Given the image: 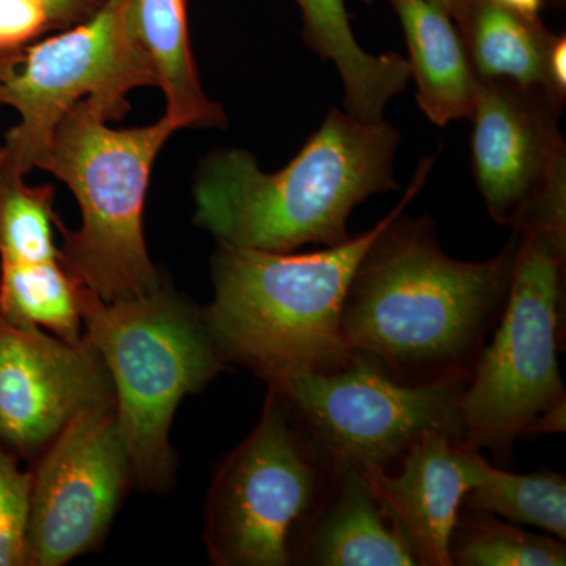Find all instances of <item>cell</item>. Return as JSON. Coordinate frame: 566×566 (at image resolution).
Listing matches in <instances>:
<instances>
[{
	"mask_svg": "<svg viewBox=\"0 0 566 566\" xmlns=\"http://www.w3.org/2000/svg\"><path fill=\"white\" fill-rule=\"evenodd\" d=\"M403 211L353 275L346 344L405 385H468L509 300L517 233L493 259L463 262L442 251L430 218Z\"/></svg>",
	"mask_w": 566,
	"mask_h": 566,
	"instance_id": "1",
	"label": "cell"
},
{
	"mask_svg": "<svg viewBox=\"0 0 566 566\" xmlns=\"http://www.w3.org/2000/svg\"><path fill=\"white\" fill-rule=\"evenodd\" d=\"M401 136L385 118L360 120L331 107L322 126L277 172H264L251 153L208 155L193 182V222L218 244L293 252L348 241L354 208L398 189L395 158Z\"/></svg>",
	"mask_w": 566,
	"mask_h": 566,
	"instance_id": "2",
	"label": "cell"
},
{
	"mask_svg": "<svg viewBox=\"0 0 566 566\" xmlns=\"http://www.w3.org/2000/svg\"><path fill=\"white\" fill-rule=\"evenodd\" d=\"M434 164L436 155L423 156L392 210L345 243L301 255L218 244L214 296L203 315L223 363L248 368L266 385L352 363L356 353L342 326L349 283L375 238L422 191Z\"/></svg>",
	"mask_w": 566,
	"mask_h": 566,
	"instance_id": "3",
	"label": "cell"
},
{
	"mask_svg": "<svg viewBox=\"0 0 566 566\" xmlns=\"http://www.w3.org/2000/svg\"><path fill=\"white\" fill-rule=\"evenodd\" d=\"M82 323L109 374L134 486L167 493L177 468L170 444L175 412L227 368L203 308L164 282L150 293L111 303L85 289Z\"/></svg>",
	"mask_w": 566,
	"mask_h": 566,
	"instance_id": "4",
	"label": "cell"
},
{
	"mask_svg": "<svg viewBox=\"0 0 566 566\" xmlns=\"http://www.w3.org/2000/svg\"><path fill=\"white\" fill-rule=\"evenodd\" d=\"M111 114L84 99L63 115L40 164L73 191L81 227L59 222L63 266L106 303L161 285L144 234V208L153 164L177 129L161 120L114 129Z\"/></svg>",
	"mask_w": 566,
	"mask_h": 566,
	"instance_id": "5",
	"label": "cell"
},
{
	"mask_svg": "<svg viewBox=\"0 0 566 566\" xmlns=\"http://www.w3.org/2000/svg\"><path fill=\"white\" fill-rule=\"evenodd\" d=\"M512 286L491 345L460 397L464 441L509 465L517 439L565 433L566 394L558 368L566 233L515 229Z\"/></svg>",
	"mask_w": 566,
	"mask_h": 566,
	"instance_id": "6",
	"label": "cell"
},
{
	"mask_svg": "<svg viewBox=\"0 0 566 566\" xmlns=\"http://www.w3.org/2000/svg\"><path fill=\"white\" fill-rule=\"evenodd\" d=\"M334 469L285 395L268 385L259 423L223 458L208 490L203 542L211 564L296 565Z\"/></svg>",
	"mask_w": 566,
	"mask_h": 566,
	"instance_id": "7",
	"label": "cell"
},
{
	"mask_svg": "<svg viewBox=\"0 0 566 566\" xmlns=\"http://www.w3.org/2000/svg\"><path fill=\"white\" fill-rule=\"evenodd\" d=\"M155 84L129 28L128 0H106L87 20L24 50L0 81V104L20 114L0 156L24 175L40 169L52 134L76 104L91 99L115 118L128 109L129 92Z\"/></svg>",
	"mask_w": 566,
	"mask_h": 566,
	"instance_id": "8",
	"label": "cell"
},
{
	"mask_svg": "<svg viewBox=\"0 0 566 566\" xmlns=\"http://www.w3.org/2000/svg\"><path fill=\"white\" fill-rule=\"evenodd\" d=\"M271 386L334 468L392 469L427 431L464 439L465 385H405L363 354L337 370L305 371Z\"/></svg>",
	"mask_w": 566,
	"mask_h": 566,
	"instance_id": "9",
	"label": "cell"
},
{
	"mask_svg": "<svg viewBox=\"0 0 566 566\" xmlns=\"http://www.w3.org/2000/svg\"><path fill=\"white\" fill-rule=\"evenodd\" d=\"M562 106L542 88L482 80L472 122L475 185L491 219L566 233V147Z\"/></svg>",
	"mask_w": 566,
	"mask_h": 566,
	"instance_id": "10",
	"label": "cell"
},
{
	"mask_svg": "<svg viewBox=\"0 0 566 566\" xmlns=\"http://www.w3.org/2000/svg\"><path fill=\"white\" fill-rule=\"evenodd\" d=\"M31 472L29 566H63L102 546L134 486L115 403L74 417Z\"/></svg>",
	"mask_w": 566,
	"mask_h": 566,
	"instance_id": "11",
	"label": "cell"
},
{
	"mask_svg": "<svg viewBox=\"0 0 566 566\" xmlns=\"http://www.w3.org/2000/svg\"><path fill=\"white\" fill-rule=\"evenodd\" d=\"M115 403L106 365L82 337L0 318V446L35 460L81 412Z\"/></svg>",
	"mask_w": 566,
	"mask_h": 566,
	"instance_id": "12",
	"label": "cell"
},
{
	"mask_svg": "<svg viewBox=\"0 0 566 566\" xmlns=\"http://www.w3.org/2000/svg\"><path fill=\"white\" fill-rule=\"evenodd\" d=\"M471 450L463 438L427 431L392 469H360L405 532L419 566H452L450 534L475 482Z\"/></svg>",
	"mask_w": 566,
	"mask_h": 566,
	"instance_id": "13",
	"label": "cell"
},
{
	"mask_svg": "<svg viewBox=\"0 0 566 566\" xmlns=\"http://www.w3.org/2000/svg\"><path fill=\"white\" fill-rule=\"evenodd\" d=\"M296 565L419 566L411 543L360 469L335 465Z\"/></svg>",
	"mask_w": 566,
	"mask_h": 566,
	"instance_id": "14",
	"label": "cell"
},
{
	"mask_svg": "<svg viewBox=\"0 0 566 566\" xmlns=\"http://www.w3.org/2000/svg\"><path fill=\"white\" fill-rule=\"evenodd\" d=\"M403 28L408 63L424 117L438 126L471 117L479 74L455 22L427 0H389Z\"/></svg>",
	"mask_w": 566,
	"mask_h": 566,
	"instance_id": "15",
	"label": "cell"
},
{
	"mask_svg": "<svg viewBox=\"0 0 566 566\" xmlns=\"http://www.w3.org/2000/svg\"><path fill=\"white\" fill-rule=\"evenodd\" d=\"M303 13L304 41L334 63L344 82V106L360 120H382L387 104L411 80L403 55L370 54L354 36L346 0H296ZM370 3L371 0H365Z\"/></svg>",
	"mask_w": 566,
	"mask_h": 566,
	"instance_id": "16",
	"label": "cell"
},
{
	"mask_svg": "<svg viewBox=\"0 0 566 566\" xmlns=\"http://www.w3.org/2000/svg\"><path fill=\"white\" fill-rule=\"evenodd\" d=\"M128 21L166 96L164 117L174 128L226 126L222 107L205 95L197 76L186 0H128Z\"/></svg>",
	"mask_w": 566,
	"mask_h": 566,
	"instance_id": "17",
	"label": "cell"
},
{
	"mask_svg": "<svg viewBox=\"0 0 566 566\" xmlns=\"http://www.w3.org/2000/svg\"><path fill=\"white\" fill-rule=\"evenodd\" d=\"M453 22L480 80L542 88L557 102L547 77L557 35L538 17L516 13L491 0H474Z\"/></svg>",
	"mask_w": 566,
	"mask_h": 566,
	"instance_id": "18",
	"label": "cell"
},
{
	"mask_svg": "<svg viewBox=\"0 0 566 566\" xmlns=\"http://www.w3.org/2000/svg\"><path fill=\"white\" fill-rule=\"evenodd\" d=\"M84 290L62 260L0 262V318L20 326L41 327L66 342H81Z\"/></svg>",
	"mask_w": 566,
	"mask_h": 566,
	"instance_id": "19",
	"label": "cell"
},
{
	"mask_svg": "<svg viewBox=\"0 0 566 566\" xmlns=\"http://www.w3.org/2000/svg\"><path fill=\"white\" fill-rule=\"evenodd\" d=\"M475 482L465 493L463 509L502 516L510 523L528 524L566 538V479L549 469L534 474H513L495 468L472 447Z\"/></svg>",
	"mask_w": 566,
	"mask_h": 566,
	"instance_id": "20",
	"label": "cell"
},
{
	"mask_svg": "<svg viewBox=\"0 0 566 566\" xmlns=\"http://www.w3.org/2000/svg\"><path fill=\"white\" fill-rule=\"evenodd\" d=\"M25 175L0 156V262L44 263L61 259L52 186H29Z\"/></svg>",
	"mask_w": 566,
	"mask_h": 566,
	"instance_id": "21",
	"label": "cell"
},
{
	"mask_svg": "<svg viewBox=\"0 0 566 566\" xmlns=\"http://www.w3.org/2000/svg\"><path fill=\"white\" fill-rule=\"evenodd\" d=\"M450 565L564 566L560 539L528 534L486 512L461 509L449 542Z\"/></svg>",
	"mask_w": 566,
	"mask_h": 566,
	"instance_id": "22",
	"label": "cell"
},
{
	"mask_svg": "<svg viewBox=\"0 0 566 566\" xmlns=\"http://www.w3.org/2000/svg\"><path fill=\"white\" fill-rule=\"evenodd\" d=\"M32 472L0 446V566H29Z\"/></svg>",
	"mask_w": 566,
	"mask_h": 566,
	"instance_id": "23",
	"label": "cell"
},
{
	"mask_svg": "<svg viewBox=\"0 0 566 566\" xmlns=\"http://www.w3.org/2000/svg\"><path fill=\"white\" fill-rule=\"evenodd\" d=\"M55 28L43 0H0V52L20 51Z\"/></svg>",
	"mask_w": 566,
	"mask_h": 566,
	"instance_id": "24",
	"label": "cell"
},
{
	"mask_svg": "<svg viewBox=\"0 0 566 566\" xmlns=\"http://www.w3.org/2000/svg\"><path fill=\"white\" fill-rule=\"evenodd\" d=\"M55 28H71L92 17L106 0H43Z\"/></svg>",
	"mask_w": 566,
	"mask_h": 566,
	"instance_id": "25",
	"label": "cell"
},
{
	"mask_svg": "<svg viewBox=\"0 0 566 566\" xmlns=\"http://www.w3.org/2000/svg\"><path fill=\"white\" fill-rule=\"evenodd\" d=\"M549 87L557 102L565 104L566 98V36L557 35L547 61Z\"/></svg>",
	"mask_w": 566,
	"mask_h": 566,
	"instance_id": "26",
	"label": "cell"
},
{
	"mask_svg": "<svg viewBox=\"0 0 566 566\" xmlns=\"http://www.w3.org/2000/svg\"><path fill=\"white\" fill-rule=\"evenodd\" d=\"M491 2L499 3L516 13L526 14V17H538L546 0H491ZM556 2H560V0H556Z\"/></svg>",
	"mask_w": 566,
	"mask_h": 566,
	"instance_id": "27",
	"label": "cell"
},
{
	"mask_svg": "<svg viewBox=\"0 0 566 566\" xmlns=\"http://www.w3.org/2000/svg\"><path fill=\"white\" fill-rule=\"evenodd\" d=\"M427 2L438 7L439 10L444 11L446 14H449L455 21L474 0H427Z\"/></svg>",
	"mask_w": 566,
	"mask_h": 566,
	"instance_id": "28",
	"label": "cell"
},
{
	"mask_svg": "<svg viewBox=\"0 0 566 566\" xmlns=\"http://www.w3.org/2000/svg\"><path fill=\"white\" fill-rule=\"evenodd\" d=\"M24 57V50L0 52V81L6 80L20 65Z\"/></svg>",
	"mask_w": 566,
	"mask_h": 566,
	"instance_id": "29",
	"label": "cell"
},
{
	"mask_svg": "<svg viewBox=\"0 0 566 566\" xmlns=\"http://www.w3.org/2000/svg\"><path fill=\"white\" fill-rule=\"evenodd\" d=\"M562 2H564V0H562Z\"/></svg>",
	"mask_w": 566,
	"mask_h": 566,
	"instance_id": "30",
	"label": "cell"
},
{
	"mask_svg": "<svg viewBox=\"0 0 566 566\" xmlns=\"http://www.w3.org/2000/svg\"><path fill=\"white\" fill-rule=\"evenodd\" d=\"M371 2H374V0H371Z\"/></svg>",
	"mask_w": 566,
	"mask_h": 566,
	"instance_id": "31",
	"label": "cell"
}]
</instances>
